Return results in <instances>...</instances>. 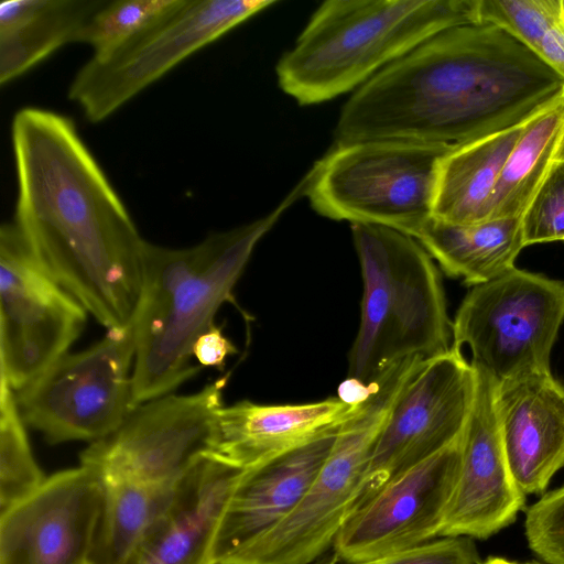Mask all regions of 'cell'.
Returning <instances> with one entry per match:
<instances>
[{
	"label": "cell",
	"mask_w": 564,
	"mask_h": 564,
	"mask_svg": "<svg viewBox=\"0 0 564 564\" xmlns=\"http://www.w3.org/2000/svg\"><path fill=\"white\" fill-rule=\"evenodd\" d=\"M13 224L41 268L108 330L135 315L143 240L72 118L26 107L13 117Z\"/></svg>",
	"instance_id": "obj_1"
},
{
	"label": "cell",
	"mask_w": 564,
	"mask_h": 564,
	"mask_svg": "<svg viewBox=\"0 0 564 564\" xmlns=\"http://www.w3.org/2000/svg\"><path fill=\"white\" fill-rule=\"evenodd\" d=\"M563 91L564 79L511 34L490 23L463 24L357 88L335 138L457 148L525 122Z\"/></svg>",
	"instance_id": "obj_2"
},
{
	"label": "cell",
	"mask_w": 564,
	"mask_h": 564,
	"mask_svg": "<svg viewBox=\"0 0 564 564\" xmlns=\"http://www.w3.org/2000/svg\"><path fill=\"white\" fill-rule=\"evenodd\" d=\"M305 174L269 214L239 227L213 232L182 249L145 241L143 282L133 317L135 354L132 410L170 394L195 376L192 354L197 338L213 324L261 238L281 216L305 196Z\"/></svg>",
	"instance_id": "obj_3"
},
{
	"label": "cell",
	"mask_w": 564,
	"mask_h": 564,
	"mask_svg": "<svg viewBox=\"0 0 564 564\" xmlns=\"http://www.w3.org/2000/svg\"><path fill=\"white\" fill-rule=\"evenodd\" d=\"M479 0H328L279 59L280 88L316 105L364 85L434 35L479 22Z\"/></svg>",
	"instance_id": "obj_4"
},
{
	"label": "cell",
	"mask_w": 564,
	"mask_h": 564,
	"mask_svg": "<svg viewBox=\"0 0 564 564\" xmlns=\"http://www.w3.org/2000/svg\"><path fill=\"white\" fill-rule=\"evenodd\" d=\"M362 275L360 325L348 376L370 383L411 358L452 348V322L440 270L413 237L392 228L351 224Z\"/></svg>",
	"instance_id": "obj_5"
},
{
	"label": "cell",
	"mask_w": 564,
	"mask_h": 564,
	"mask_svg": "<svg viewBox=\"0 0 564 564\" xmlns=\"http://www.w3.org/2000/svg\"><path fill=\"white\" fill-rule=\"evenodd\" d=\"M454 148L404 140L335 142L307 172L319 215L414 237L433 217L442 159Z\"/></svg>",
	"instance_id": "obj_6"
},
{
	"label": "cell",
	"mask_w": 564,
	"mask_h": 564,
	"mask_svg": "<svg viewBox=\"0 0 564 564\" xmlns=\"http://www.w3.org/2000/svg\"><path fill=\"white\" fill-rule=\"evenodd\" d=\"M401 392L380 382L340 422L330 454L293 511L267 534L235 554L230 564H312L334 545L358 505L375 445Z\"/></svg>",
	"instance_id": "obj_7"
},
{
	"label": "cell",
	"mask_w": 564,
	"mask_h": 564,
	"mask_svg": "<svg viewBox=\"0 0 564 564\" xmlns=\"http://www.w3.org/2000/svg\"><path fill=\"white\" fill-rule=\"evenodd\" d=\"M275 0H181L153 25L113 52L91 56L76 73L68 98L90 122H100L182 61Z\"/></svg>",
	"instance_id": "obj_8"
},
{
	"label": "cell",
	"mask_w": 564,
	"mask_h": 564,
	"mask_svg": "<svg viewBox=\"0 0 564 564\" xmlns=\"http://www.w3.org/2000/svg\"><path fill=\"white\" fill-rule=\"evenodd\" d=\"M563 322L564 281L514 267L470 288L452 322V346L467 345L471 362L498 382L551 372V350Z\"/></svg>",
	"instance_id": "obj_9"
},
{
	"label": "cell",
	"mask_w": 564,
	"mask_h": 564,
	"mask_svg": "<svg viewBox=\"0 0 564 564\" xmlns=\"http://www.w3.org/2000/svg\"><path fill=\"white\" fill-rule=\"evenodd\" d=\"M134 329L108 330L89 348L65 354L17 394L24 423L51 444L100 441L132 411Z\"/></svg>",
	"instance_id": "obj_10"
},
{
	"label": "cell",
	"mask_w": 564,
	"mask_h": 564,
	"mask_svg": "<svg viewBox=\"0 0 564 564\" xmlns=\"http://www.w3.org/2000/svg\"><path fill=\"white\" fill-rule=\"evenodd\" d=\"M226 383L223 377L198 392L170 393L134 408L117 431L82 453V465L95 469L104 481L177 484L212 452Z\"/></svg>",
	"instance_id": "obj_11"
},
{
	"label": "cell",
	"mask_w": 564,
	"mask_h": 564,
	"mask_svg": "<svg viewBox=\"0 0 564 564\" xmlns=\"http://www.w3.org/2000/svg\"><path fill=\"white\" fill-rule=\"evenodd\" d=\"M86 308L37 263L12 224L0 228L1 377L21 390L80 335Z\"/></svg>",
	"instance_id": "obj_12"
},
{
	"label": "cell",
	"mask_w": 564,
	"mask_h": 564,
	"mask_svg": "<svg viewBox=\"0 0 564 564\" xmlns=\"http://www.w3.org/2000/svg\"><path fill=\"white\" fill-rule=\"evenodd\" d=\"M475 391V369L460 349L452 346L427 360L391 410L370 456L358 505L393 477L455 442L469 417Z\"/></svg>",
	"instance_id": "obj_13"
},
{
	"label": "cell",
	"mask_w": 564,
	"mask_h": 564,
	"mask_svg": "<svg viewBox=\"0 0 564 564\" xmlns=\"http://www.w3.org/2000/svg\"><path fill=\"white\" fill-rule=\"evenodd\" d=\"M462 437L359 503L335 539L334 553L345 563L366 564L441 536L460 469Z\"/></svg>",
	"instance_id": "obj_14"
},
{
	"label": "cell",
	"mask_w": 564,
	"mask_h": 564,
	"mask_svg": "<svg viewBox=\"0 0 564 564\" xmlns=\"http://www.w3.org/2000/svg\"><path fill=\"white\" fill-rule=\"evenodd\" d=\"M104 503L93 468L59 471L0 516V564H86Z\"/></svg>",
	"instance_id": "obj_15"
},
{
	"label": "cell",
	"mask_w": 564,
	"mask_h": 564,
	"mask_svg": "<svg viewBox=\"0 0 564 564\" xmlns=\"http://www.w3.org/2000/svg\"><path fill=\"white\" fill-rule=\"evenodd\" d=\"M462 437V463L441 536L487 539L514 521L525 495L514 482L505 454L497 411L498 381L481 366Z\"/></svg>",
	"instance_id": "obj_16"
},
{
	"label": "cell",
	"mask_w": 564,
	"mask_h": 564,
	"mask_svg": "<svg viewBox=\"0 0 564 564\" xmlns=\"http://www.w3.org/2000/svg\"><path fill=\"white\" fill-rule=\"evenodd\" d=\"M339 424L243 470L224 510L210 563L229 560L293 511L327 460Z\"/></svg>",
	"instance_id": "obj_17"
},
{
	"label": "cell",
	"mask_w": 564,
	"mask_h": 564,
	"mask_svg": "<svg viewBox=\"0 0 564 564\" xmlns=\"http://www.w3.org/2000/svg\"><path fill=\"white\" fill-rule=\"evenodd\" d=\"M243 470L210 454L199 457L124 564H209L224 510Z\"/></svg>",
	"instance_id": "obj_18"
},
{
	"label": "cell",
	"mask_w": 564,
	"mask_h": 564,
	"mask_svg": "<svg viewBox=\"0 0 564 564\" xmlns=\"http://www.w3.org/2000/svg\"><path fill=\"white\" fill-rule=\"evenodd\" d=\"M496 411L514 482L523 495L543 494L564 466V387L551 372L502 380Z\"/></svg>",
	"instance_id": "obj_19"
},
{
	"label": "cell",
	"mask_w": 564,
	"mask_h": 564,
	"mask_svg": "<svg viewBox=\"0 0 564 564\" xmlns=\"http://www.w3.org/2000/svg\"><path fill=\"white\" fill-rule=\"evenodd\" d=\"M351 409L339 398L305 404L243 400L223 405L216 414L210 455L250 468L334 429Z\"/></svg>",
	"instance_id": "obj_20"
},
{
	"label": "cell",
	"mask_w": 564,
	"mask_h": 564,
	"mask_svg": "<svg viewBox=\"0 0 564 564\" xmlns=\"http://www.w3.org/2000/svg\"><path fill=\"white\" fill-rule=\"evenodd\" d=\"M105 0H9L0 4V83L6 85L66 44Z\"/></svg>",
	"instance_id": "obj_21"
},
{
	"label": "cell",
	"mask_w": 564,
	"mask_h": 564,
	"mask_svg": "<svg viewBox=\"0 0 564 564\" xmlns=\"http://www.w3.org/2000/svg\"><path fill=\"white\" fill-rule=\"evenodd\" d=\"M442 271L469 286L489 282L514 268L524 248L521 218L457 225L431 217L413 237Z\"/></svg>",
	"instance_id": "obj_22"
},
{
	"label": "cell",
	"mask_w": 564,
	"mask_h": 564,
	"mask_svg": "<svg viewBox=\"0 0 564 564\" xmlns=\"http://www.w3.org/2000/svg\"><path fill=\"white\" fill-rule=\"evenodd\" d=\"M525 122L445 154L438 170L434 218L457 225L488 219L495 186Z\"/></svg>",
	"instance_id": "obj_23"
},
{
	"label": "cell",
	"mask_w": 564,
	"mask_h": 564,
	"mask_svg": "<svg viewBox=\"0 0 564 564\" xmlns=\"http://www.w3.org/2000/svg\"><path fill=\"white\" fill-rule=\"evenodd\" d=\"M564 145V91L527 120L495 186L487 220L521 218Z\"/></svg>",
	"instance_id": "obj_24"
},
{
	"label": "cell",
	"mask_w": 564,
	"mask_h": 564,
	"mask_svg": "<svg viewBox=\"0 0 564 564\" xmlns=\"http://www.w3.org/2000/svg\"><path fill=\"white\" fill-rule=\"evenodd\" d=\"M104 481V480H102ZM104 481V503L86 564H124L175 487Z\"/></svg>",
	"instance_id": "obj_25"
},
{
	"label": "cell",
	"mask_w": 564,
	"mask_h": 564,
	"mask_svg": "<svg viewBox=\"0 0 564 564\" xmlns=\"http://www.w3.org/2000/svg\"><path fill=\"white\" fill-rule=\"evenodd\" d=\"M0 516L34 495L45 478L32 455L17 397L0 383Z\"/></svg>",
	"instance_id": "obj_26"
},
{
	"label": "cell",
	"mask_w": 564,
	"mask_h": 564,
	"mask_svg": "<svg viewBox=\"0 0 564 564\" xmlns=\"http://www.w3.org/2000/svg\"><path fill=\"white\" fill-rule=\"evenodd\" d=\"M181 0L105 1L76 34L74 43L89 45L94 57L105 56L174 10Z\"/></svg>",
	"instance_id": "obj_27"
},
{
	"label": "cell",
	"mask_w": 564,
	"mask_h": 564,
	"mask_svg": "<svg viewBox=\"0 0 564 564\" xmlns=\"http://www.w3.org/2000/svg\"><path fill=\"white\" fill-rule=\"evenodd\" d=\"M523 246L564 241V155L560 154L521 216Z\"/></svg>",
	"instance_id": "obj_28"
},
{
	"label": "cell",
	"mask_w": 564,
	"mask_h": 564,
	"mask_svg": "<svg viewBox=\"0 0 564 564\" xmlns=\"http://www.w3.org/2000/svg\"><path fill=\"white\" fill-rule=\"evenodd\" d=\"M530 550L546 564H564V484L535 501L525 512Z\"/></svg>",
	"instance_id": "obj_29"
},
{
	"label": "cell",
	"mask_w": 564,
	"mask_h": 564,
	"mask_svg": "<svg viewBox=\"0 0 564 564\" xmlns=\"http://www.w3.org/2000/svg\"><path fill=\"white\" fill-rule=\"evenodd\" d=\"M366 564H481L468 536H442Z\"/></svg>",
	"instance_id": "obj_30"
},
{
	"label": "cell",
	"mask_w": 564,
	"mask_h": 564,
	"mask_svg": "<svg viewBox=\"0 0 564 564\" xmlns=\"http://www.w3.org/2000/svg\"><path fill=\"white\" fill-rule=\"evenodd\" d=\"M531 51L564 79V0L556 6Z\"/></svg>",
	"instance_id": "obj_31"
},
{
	"label": "cell",
	"mask_w": 564,
	"mask_h": 564,
	"mask_svg": "<svg viewBox=\"0 0 564 564\" xmlns=\"http://www.w3.org/2000/svg\"><path fill=\"white\" fill-rule=\"evenodd\" d=\"M238 352L237 347L213 324L195 341L192 354L200 367L223 369L228 356Z\"/></svg>",
	"instance_id": "obj_32"
},
{
	"label": "cell",
	"mask_w": 564,
	"mask_h": 564,
	"mask_svg": "<svg viewBox=\"0 0 564 564\" xmlns=\"http://www.w3.org/2000/svg\"><path fill=\"white\" fill-rule=\"evenodd\" d=\"M373 383H365L358 379L348 377L338 388V397L349 405H356L365 401L371 393Z\"/></svg>",
	"instance_id": "obj_33"
},
{
	"label": "cell",
	"mask_w": 564,
	"mask_h": 564,
	"mask_svg": "<svg viewBox=\"0 0 564 564\" xmlns=\"http://www.w3.org/2000/svg\"><path fill=\"white\" fill-rule=\"evenodd\" d=\"M209 564H230V563L215 561ZM312 564H348V563H345L340 557H338L335 553H333V554H327V555L322 556L321 558H318L317 561H315Z\"/></svg>",
	"instance_id": "obj_34"
},
{
	"label": "cell",
	"mask_w": 564,
	"mask_h": 564,
	"mask_svg": "<svg viewBox=\"0 0 564 564\" xmlns=\"http://www.w3.org/2000/svg\"><path fill=\"white\" fill-rule=\"evenodd\" d=\"M481 564H519L513 561H509L502 557H488L485 562Z\"/></svg>",
	"instance_id": "obj_35"
},
{
	"label": "cell",
	"mask_w": 564,
	"mask_h": 564,
	"mask_svg": "<svg viewBox=\"0 0 564 564\" xmlns=\"http://www.w3.org/2000/svg\"><path fill=\"white\" fill-rule=\"evenodd\" d=\"M525 564H543V563H540V562H535V561H531V562H528Z\"/></svg>",
	"instance_id": "obj_36"
},
{
	"label": "cell",
	"mask_w": 564,
	"mask_h": 564,
	"mask_svg": "<svg viewBox=\"0 0 564 564\" xmlns=\"http://www.w3.org/2000/svg\"><path fill=\"white\" fill-rule=\"evenodd\" d=\"M561 154H563V155H564V145H563V149H562V153H561Z\"/></svg>",
	"instance_id": "obj_37"
}]
</instances>
